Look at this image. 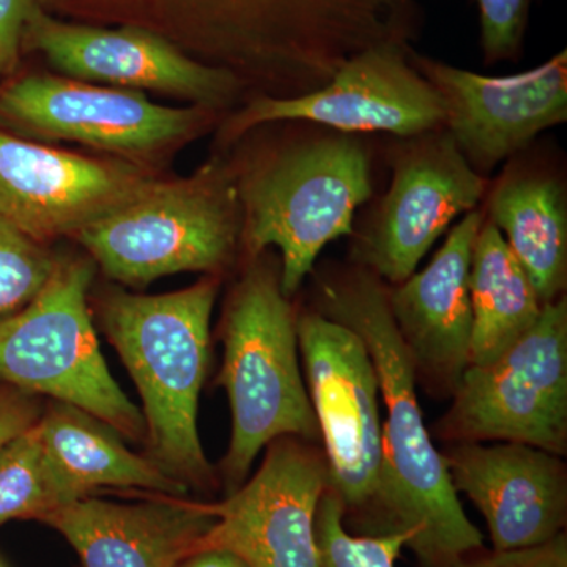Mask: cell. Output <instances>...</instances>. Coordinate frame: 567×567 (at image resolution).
Segmentation results:
<instances>
[{
    "mask_svg": "<svg viewBox=\"0 0 567 567\" xmlns=\"http://www.w3.org/2000/svg\"><path fill=\"white\" fill-rule=\"evenodd\" d=\"M484 219L476 208L466 213L423 271L395 284L394 289L388 287V305L416 383L431 393L453 395L470 364V268Z\"/></svg>",
    "mask_w": 567,
    "mask_h": 567,
    "instance_id": "obj_18",
    "label": "cell"
},
{
    "mask_svg": "<svg viewBox=\"0 0 567 567\" xmlns=\"http://www.w3.org/2000/svg\"><path fill=\"white\" fill-rule=\"evenodd\" d=\"M410 61L445 103V128L477 174L525 151L537 134L567 121V51L546 63L486 76L410 50Z\"/></svg>",
    "mask_w": 567,
    "mask_h": 567,
    "instance_id": "obj_14",
    "label": "cell"
},
{
    "mask_svg": "<svg viewBox=\"0 0 567 567\" xmlns=\"http://www.w3.org/2000/svg\"><path fill=\"white\" fill-rule=\"evenodd\" d=\"M320 128L237 173L241 244L252 259L278 249L287 298L315 270L324 246L353 234L354 215L374 192L363 141Z\"/></svg>",
    "mask_w": 567,
    "mask_h": 567,
    "instance_id": "obj_4",
    "label": "cell"
},
{
    "mask_svg": "<svg viewBox=\"0 0 567 567\" xmlns=\"http://www.w3.org/2000/svg\"><path fill=\"white\" fill-rule=\"evenodd\" d=\"M390 189L358 235V265L383 282L401 284L454 219L475 210L487 178L470 166L446 128L399 142Z\"/></svg>",
    "mask_w": 567,
    "mask_h": 567,
    "instance_id": "obj_10",
    "label": "cell"
},
{
    "mask_svg": "<svg viewBox=\"0 0 567 567\" xmlns=\"http://www.w3.org/2000/svg\"><path fill=\"white\" fill-rule=\"evenodd\" d=\"M453 567H567V536L561 533L546 544L524 550H494L484 557H466Z\"/></svg>",
    "mask_w": 567,
    "mask_h": 567,
    "instance_id": "obj_27",
    "label": "cell"
},
{
    "mask_svg": "<svg viewBox=\"0 0 567 567\" xmlns=\"http://www.w3.org/2000/svg\"><path fill=\"white\" fill-rule=\"evenodd\" d=\"M177 567H248L240 558L224 550H200Z\"/></svg>",
    "mask_w": 567,
    "mask_h": 567,
    "instance_id": "obj_30",
    "label": "cell"
},
{
    "mask_svg": "<svg viewBox=\"0 0 567 567\" xmlns=\"http://www.w3.org/2000/svg\"><path fill=\"white\" fill-rule=\"evenodd\" d=\"M241 227L237 171L215 159L188 178H152L73 238L110 278L145 286L182 271L218 274L233 262Z\"/></svg>",
    "mask_w": 567,
    "mask_h": 567,
    "instance_id": "obj_6",
    "label": "cell"
},
{
    "mask_svg": "<svg viewBox=\"0 0 567 567\" xmlns=\"http://www.w3.org/2000/svg\"><path fill=\"white\" fill-rule=\"evenodd\" d=\"M152 178L136 164L91 158L0 132V218L40 244L74 237Z\"/></svg>",
    "mask_w": 567,
    "mask_h": 567,
    "instance_id": "obj_16",
    "label": "cell"
},
{
    "mask_svg": "<svg viewBox=\"0 0 567 567\" xmlns=\"http://www.w3.org/2000/svg\"><path fill=\"white\" fill-rule=\"evenodd\" d=\"M40 417L35 395L0 383V447L39 423Z\"/></svg>",
    "mask_w": 567,
    "mask_h": 567,
    "instance_id": "obj_29",
    "label": "cell"
},
{
    "mask_svg": "<svg viewBox=\"0 0 567 567\" xmlns=\"http://www.w3.org/2000/svg\"><path fill=\"white\" fill-rule=\"evenodd\" d=\"M61 20L133 25L196 61L267 84L274 99L324 87L353 55L420 29L413 0H39Z\"/></svg>",
    "mask_w": 567,
    "mask_h": 567,
    "instance_id": "obj_1",
    "label": "cell"
},
{
    "mask_svg": "<svg viewBox=\"0 0 567 567\" xmlns=\"http://www.w3.org/2000/svg\"><path fill=\"white\" fill-rule=\"evenodd\" d=\"M533 0H477L481 48L487 65L514 61L522 51Z\"/></svg>",
    "mask_w": 567,
    "mask_h": 567,
    "instance_id": "obj_26",
    "label": "cell"
},
{
    "mask_svg": "<svg viewBox=\"0 0 567 567\" xmlns=\"http://www.w3.org/2000/svg\"><path fill=\"white\" fill-rule=\"evenodd\" d=\"M223 341L218 383L233 413L223 472L234 492L245 483L260 451L275 440H320L298 360L297 316L282 293L279 271L260 264L259 257L227 301Z\"/></svg>",
    "mask_w": 567,
    "mask_h": 567,
    "instance_id": "obj_5",
    "label": "cell"
},
{
    "mask_svg": "<svg viewBox=\"0 0 567 567\" xmlns=\"http://www.w3.org/2000/svg\"><path fill=\"white\" fill-rule=\"evenodd\" d=\"M93 274L91 260L59 259L31 303L0 320V383L76 406L141 442L144 416L112 377L93 328Z\"/></svg>",
    "mask_w": 567,
    "mask_h": 567,
    "instance_id": "obj_7",
    "label": "cell"
},
{
    "mask_svg": "<svg viewBox=\"0 0 567 567\" xmlns=\"http://www.w3.org/2000/svg\"><path fill=\"white\" fill-rule=\"evenodd\" d=\"M208 110L162 106L140 91L51 74H29L0 93V114L28 132L125 155L192 137Z\"/></svg>",
    "mask_w": 567,
    "mask_h": 567,
    "instance_id": "obj_15",
    "label": "cell"
},
{
    "mask_svg": "<svg viewBox=\"0 0 567 567\" xmlns=\"http://www.w3.org/2000/svg\"><path fill=\"white\" fill-rule=\"evenodd\" d=\"M216 275L164 295L114 290L100 322L142 399L148 457L186 487L215 483L197 431L199 395L210 361Z\"/></svg>",
    "mask_w": 567,
    "mask_h": 567,
    "instance_id": "obj_3",
    "label": "cell"
},
{
    "mask_svg": "<svg viewBox=\"0 0 567 567\" xmlns=\"http://www.w3.org/2000/svg\"><path fill=\"white\" fill-rule=\"evenodd\" d=\"M473 328L470 364L494 363L543 311L527 274L494 224L484 219L470 268Z\"/></svg>",
    "mask_w": 567,
    "mask_h": 567,
    "instance_id": "obj_22",
    "label": "cell"
},
{
    "mask_svg": "<svg viewBox=\"0 0 567 567\" xmlns=\"http://www.w3.org/2000/svg\"><path fill=\"white\" fill-rule=\"evenodd\" d=\"M37 6L39 0H0V74L17 65L25 24Z\"/></svg>",
    "mask_w": 567,
    "mask_h": 567,
    "instance_id": "obj_28",
    "label": "cell"
},
{
    "mask_svg": "<svg viewBox=\"0 0 567 567\" xmlns=\"http://www.w3.org/2000/svg\"><path fill=\"white\" fill-rule=\"evenodd\" d=\"M41 522L69 540L82 567H177L196 554L216 517L208 503L185 496L141 503L87 496Z\"/></svg>",
    "mask_w": 567,
    "mask_h": 567,
    "instance_id": "obj_19",
    "label": "cell"
},
{
    "mask_svg": "<svg viewBox=\"0 0 567 567\" xmlns=\"http://www.w3.org/2000/svg\"><path fill=\"white\" fill-rule=\"evenodd\" d=\"M58 262L43 244L0 218V320L31 303L50 281Z\"/></svg>",
    "mask_w": 567,
    "mask_h": 567,
    "instance_id": "obj_25",
    "label": "cell"
},
{
    "mask_svg": "<svg viewBox=\"0 0 567 567\" xmlns=\"http://www.w3.org/2000/svg\"><path fill=\"white\" fill-rule=\"evenodd\" d=\"M412 537L409 532L353 536L346 528L344 506L330 488L317 507L316 539L320 567H395Z\"/></svg>",
    "mask_w": 567,
    "mask_h": 567,
    "instance_id": "obj_24",
    "label": "cell"
},
{
    "mask_svg": "<svg viewBox=\"0 0 567 567\" xmlns=\"http://www.w3.org/2000/svg\"><path fill=\"white\" fill-rule=\"evenodd\" d=\"M0 567H3L2 565H0Z\"/></svg>",
    "mask_w": 567,
    "mask_h": 567,
    "instance_id": "obj_31",
    "label": "cell"
},
{
    "mask_svg": "<svg viewBox=\"0 0 567 567\" xmlns=\"http://www.w3.org/2000/svg\"><path fill=\"white\" fill-rule=\"evenodd\" d=\"M317 311L363 339L385 404L382 486L368 535L412 533L409 547L421 566L453 567L483 547V535L466 517L425 427L415 369L391 316L385 282L361 265L320 276Z\"/></svg>",
    "mask_w": 567,
    "mask_h": 567,
    "instance_id": "obj_2",
    "label": "cell"
},
{
    "mask_svg": "<svg viewBox=\"0 0 567 567\" xmlns=\"http://www.w3.org/2000/svg\"><path fill=\"white\" fill-rule=\"evenodd\" d=\"M328 487L323 453L295 436L275 440L252 480L208 503L216 522L197 551H229L248 567H320L316 514Z\"/></svg>",
    "mask_w": 567,
    "mask_h": 567,
    "instance_id": "obj_12",
    "label": "cell"
},
{
    "mask_svg": "<svg viewBox=\"0 0 567 567\" xmlns=\"http://www.w3.org/2000/svg\"><path fill=\"white\" fill-rule=\"evenodd\" d=\"M436 425L447 443L511 442L567 453V301L543 306L536 323L498 360L468 364Z\"/></svg>",
    "mask_w": 567,
    "mask_h": 567,
    "instance_id": "obj_8",
    "label": "cell"
},
{
    "mask_svg": "<svg viewBox=\"0 0 567 567\" xmlns=\"http://www.w3.org/2000/svg\"><path fill=\"white\" fill-rule=\"evenodd\" d=\"M306 388L319 424L330 491L368 535L382 486L380 390L363 339L319 311L297 316Z\"/></svg>",
    "mask_w": 567,
    "mask_h": 567,
    "instance_id": "obj_9",
    "label": "cell"
},
{
    "mask_svg": "<svg viewBox=\"0 0 567 567\" xmlns=\"http://www.w3.org/2000/svg\"><path fill=\"white\" fill-rule=\"evenodd\" d=\"M410 43L386 41L353 55L324 87L293 99L260 95L233 115L224 140L260 125L308 122L334 132L417 136L445 128L442 95L410 61Z\"/></svg>",
    "mask_w": 567,
    "mask_h": 567,
    "instance_id": "obj_11",
    "label": "cell"
},
{
    "mask_svg": "<svg viewBox=\"0 0 567 567\" xmlns=\"http://www.w3.org/2000/svg\"><path fill=\"white\" fill-rule=\"evenodd\" d=\"M76 499L48 457L39 423L0 447V527L41 522Z\"/></svg>",
    "mask_w": 567,
    "mask_h": 567,
    "instance_id": "obj_23",
    "label": "cell"
},
{
    "mask_svg": "<svg viewBox=\"0 0 567 567\" xmlns=\"http://www.w3.org/2000/svg\"><path fill=\"white\" fill-rule=\"evenodd\" d=\"M22 47L41 52L66 78L173 93L210 110L233 102L244 87L230 71L196 61L156 33L61 20L40 3L25 24Z\"/></svg>",
    "mask_w": 567,
    "mask_h": 567,
    "instance_id": "obj_13",
    "label": "cell"
},
{
    "mask_svg": "<svg viewBox=\"0 0 567 567\" xmlns=\"http://www.w3.org/2000/svg\"><path fill=\"white\" fill-rule=\"evenodd\" d=\"M41 442L55 472L78 499L103 488L186 496L189 487L126 447L115 429L76 406L55 402L39 421Z\"/></svg>",
    "mask_w": 567,
    "mask_h": 567,
    "instance_id": "obj_21",
    "label": "cell"
},
{
    "mask_svg": "<svg viewBox=\"0 0 567 567\" xmlns=\"http://www.w3.org/2000/svg\"><path fill=\"white\" fill-rule=\"evenodd\" d=\"M454 491L486 518L495 551L540 546L565 533L561 457L524 443H450L442 454Z\"/></svg>",
    "mask_w": 567,
    "mask_h": 567,
    "instance_id": "obj_17",
    "label": "cell"
},
{
    "mask_svg": "<svg viewBox=\"0 0 567 567\" xmlns=\"http://www.w3.org/2000/svg\"><path fill=\"white\" fill-rule=\"evenodd\" d=\"M487 213L540 303L561 298L567 282V200L557 175L509 164L492 186Z\"/></svg>",
    "mask_w": 567,
    "mask_h": 567,
    "instance_id": "obj_20",
    "label": "cell"
}]
</instances>
